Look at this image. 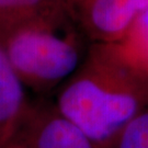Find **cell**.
<instances>
[{
    "instance_id": "52a82bcc",
    "label": "cell",
    "mask_w": 148,
    "mask_h": 148,
    "mask_svg": "<svg viewBox=\"0 0 148 148\" xmlns=\"http://www.w3.org/2000/svg\"><path fill=\"white\" fill-rule=\"evenodd\" d=\"M112 45L127 64L148 77V8L134 20L124 36Z\"/></svg>"
},
{
    "instance_id": "8992f818",
    "label": "cell",
    "mask_w": 148,
    "mask_h": 148,
    "mask_svg": "<svg viewBox=\"0 0 148 148\" xmlns=\"http://www.w3.org/2000/svg\"><path fill=\"white\" fill-rule=\"evenodd\" d=\"M63 5V0H0V40Z\"/></svg>"
},
{
    "instance_id": "9c48e42d",
    "label": "cell",
    "mask_w": 148,
    "mask_h": 148,
    "mask_svg": "<svg viewBox=\"0 0 148 148\" xmlns=\"http://www.w3.org/2000/svg\"><path fill=\"white\" fill-rule=\"evenodd\" d=\"M5 148H12V147H11V146H9V145H8V146H7V147H5Z\"/></svg>"
},
{
    "instance_id": "6da1fadb",
    "label": "cell",
    "mask_w": 148,
    "mask_h": 148,
    "mask_svg": "<svg viewBox=\"0 0 148 148\" xmlns=\"http://www.w3.org/2000/svg\"><path fill=\"white\" fill-rule=\"evenodd\" d=\"M54 103L98 147L111 148L148 106V77L127 64L112 44L90 43Z\"/></svg>"
},
{
    "instance_id": "3957f363",
    "label": "cell",
    "mask_w": 148,
    "mask_h": 148,
    "mask_svg": "<svg viewBox=\"0 0 148 148\" xmlns=\"http://www.w3.org/2000/svg\"><path fill=\"white\" fill-rule=\"evenodd\" d=\"M12 148H99L59 112L54 101H31L14 136Z\"/></svg>"
},
{
    "instance_id": "277c9868",
    "label": "cell",
    "mask_w": 148,
    "mask_h": 148,
    "mask_svg": "<svg viewBox=\"0 0 148 148\" xmlns=\"http://www.w3.org/2000/svg\"><path fill=\"white\" fill-rule=\"evenodd\" d=\"M64 8L90 43L115 44L148 0H63Z\"/></svg>"
},
{
    "instance_id": "7a4b0ae2",
    "label": "cell",
    "mask_w": 148,
    "mask_h": 148,
    "mask_svg": "<svg viewBox=\"0 0 148 148\" xmlns=\"http://www.w3.org/2000/svg\"><path fill=\"white\" fill-rule=\"evenodd\" d=\"M89 45L64 5L0 40L5 57L23 86L42 95L58 90L74 74Z\"/></svg>"
},
{
    "instance_id": "5b68a950",
    "label": "cell",
    "mask_w": 148,
    "mask_h": 148,
    "mask_svg": "<svg viewBox=\"0 0 148 148\" xmlns=\"http://www.w3.org/2000/svg\"><path fill=\"white\" fill-rule=\"evenodd\" d=\"M31 100L0 46V148L14 136Z\"/></svg>"
},
{
    "instance_id": "ba28073f",
    "label": "cell",
    "mask_w": 148,
    "mask_h": 148,
    "mask_svg": "<svg viewBox=\"0 0 148 148\" xmlns=\"http://www.w3.org/2000/svg\"><path fill=\"white\" fill-rule=\"evenodd\" d=\"M111 148H148V106L125 127Z\"/></svg>"
}]
</instances>
